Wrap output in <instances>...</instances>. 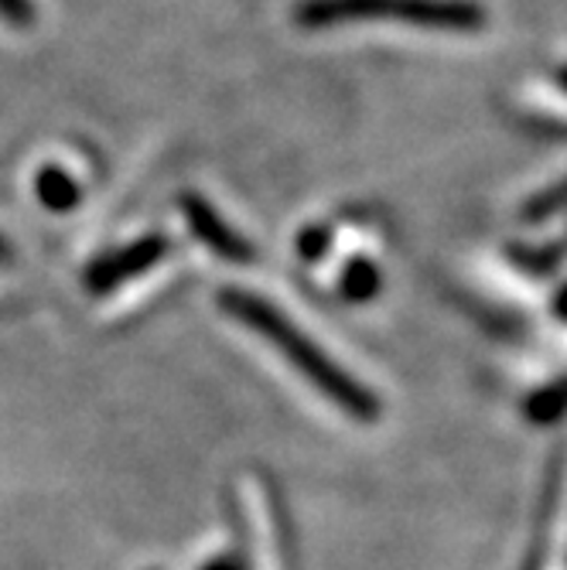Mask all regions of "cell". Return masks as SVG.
Segmentation results:
<instances>
[{"mask_svg": "<svg viewBox=\"0 0 567 570\" xmlns=\"http://www.w3.org/2000/svg\"><path fill=\"white\" fill-rule=\"evenodd\" d=\"M223 307L229 315H236L243 325H250L256 335H264L271 345H277L291 366H297L307 380H312L319 390H325L332 400H339L345 410H355V413L370 410V396L359 390L315 342H307L277 307H271L267 301H261L250 291H236V287L223 291Z\"/></svg>", "mask_w": 567, "mask_h": 570, "instance_id": "cell-1", "label": "cell"}, {"mask_svg": "<svg viewBox=\"0 0 567 570\" xmlns=\"http://www.w3.org/2000/svg\"><path fill=\"white\" fill-rule=\"evenodd\" d=\"M301 28H335L352 21H380L400 18L407 24H434L458 28L469 24V8L448 4V0H304L294 11Z\"/></svg>", "mask_w": 567, "mask_h": 570, "instance_id": "cell-2", "label": "cell"}, {"mask_svg": "<svg viewBox=\"0 0 567 570\" xmlns=\"http://www.w3.org/2000/svg\"><path fill=\"white\" fill-rule=\"evenodd\" d=\"M168 253H172V239H168V236H158V233H154V236H144V239H137V243H130V246L110 253V256H102V261H96L92 271H89V277H86V284H89V291H96V294H107V291H114L117 284L147 274L154 264L165 261Z\"/></svg>", "mask_w": 567, "mask_h": 570, "instance_id": "cell-3", "label": "cell"}, {"mask_svg": "<svg viewBox=\"0 0 567 570\" xmlns=\"http://www.w3.org/2000/svg\"><path fill=\"white\" fill-rule=\"evenodd\" d=\"M182 213H185V223L192 226V233H195L205 246H209V249H216V253L223 256V261L246 264L250 256H253L250 243H246L233 226H226V223L219 219V213H216L205 198L185 195V198H182Z\"/></svg>", "mask_w": 567, "mask_h": 570, "instance_id": "cell-4", "label": "cell"}, {"mask_svg": "<svg viewBox=\"0 0 567 570\" xmlns=\"http://www.w3.org/2000/svg\"><path fill=\"white\" fill-rule=\"evenodd\" d=\"M35 191H38V202L51 213H69L82 198L76 178L69 171H62V168H41L38 178H35Z\"/></svg>", "mask_w": 567, "mask_h": 570, "instance_id": "cell-5", "label": "cell"}, {"mask_svg": "<svg viewBox=\"0 0 567 570\" xmlns=\"http://www.w3.org/2000/svg\"><path fill=\"white\" fill-rule=\"evenodd\" d=\"M0 18L11 28L25 31L38 21V8H35V0H0Z\"/></svg>", "mask_w": 567, "mask_h": 570, "instance_id": "cell-6", "label": "cell"}, {"mask_svg": "<svg viewBox=\"0 0 567 570\" xmlns=\"http://www.w3.org/2000/svg\"><path fill=\"white\" fill-rule=\"evenodd\" d=\"M373 287H377V274H373L370 264H352V267L345 271L342 291H345L349 297H366Z\"/></svg>", "mask_w": 567, "mask_h": 570, "instance_id": "cell-7", "label": "cell"}, {"mask_svg": "<svg viewBox=\"0 0 567 570\" xmlns=\"http://www.w3.org/2000/svg\"><path fill=\"white\" fill-rule=\"evenodd\" d=\"M304 239L307 243H301V249H304V256H319L325 246H329V233H322V229H312V233H304Z\"/></svg>", "mask_w": 567, "mask_h": 570, "instance_id": "cell-8", "label": "cell"}, {"mask_svg": "<svg viewBox=\"0 0 567 570\" xmlns=\"http://www.w3.org/2000/svg\"><path fill=\"white\" fill-rule=\"evenodd\" d=\"M8 261H11V243L0 236V264H8Z\"/></svg>", "mask_w": 567, "mask_h": 570, "instance_id": "cell-9", "label": "cell"}]
</instances>
